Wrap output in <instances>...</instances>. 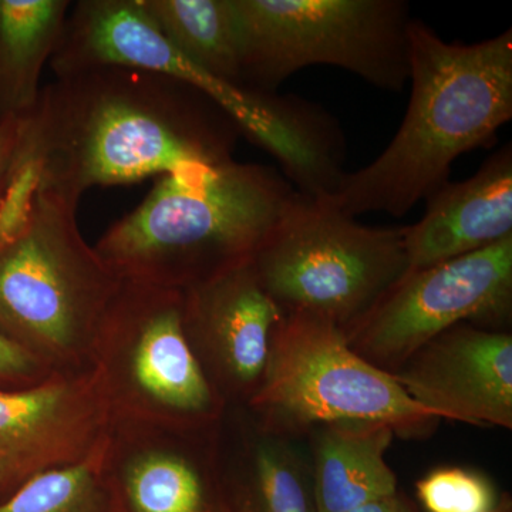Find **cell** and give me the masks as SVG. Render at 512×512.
Returning a JSON list of instances; mask_svg holds the SVG:
<instances>
[{
	"label": "cell",
	"mask_w": 512,
	"mask_h": 512,
	"mask_svg": "<svg viewBox=\"0 0 512 512\" xmlns=\"http://www.w3.org/2000/svg\"><path fill=\"white\" fill-rule=\"evenodd\" d=\"M251 268L284 313L345 329L406 274L407 259L402 228L365 227L332 198L295 191Z\"/></svg>",
	"instance_id": "52a82bcc"
},
{
	"label": "cell",
	"mask_w": 512,
	"mask_h": 512,
	"mask_svg": "<svg viewBox=\"0 0 512 512\" xmlns=\"http://www.w3.org/2000/svg\"><path fill=\"white\" fill-rule=\"evenodd\" d=\"M247 406L259 426L292 437L332 423H383L414 437L441 421L396 377L357 355L336 323L306 312L285 313L264 380Z\"/></svg>",
	"instance_id": "ba28073f"
},
{
	"label": "cell",
	"mask_w": 512,
	"mask_h": 512,
	"mask_svg": "<svg viewBox=\"0 0 512 512\" xmlns=\"http://www.w3.org/2000/svg\"><path fill=\"white\" fill-rule=\"evenodd\" d=\"M284 318L251 262L184 291L188 338L225 403L258 392Z\"/></svg>",
	"instance_id": "8fae6325"
},
{
	"label": "cell",
	"mask_w": 512,
	"mask_h": 512,
	"mask_svg": "<svg viewBox=\"0 0 512 512\" xmlns=\"http://www.w3.org/2000/svg\"><path fill=\"white\" fill-rule=\"evenodd\" d=\"M427 512H495L503 495L490 478L464 467H440L417 481Z\"/></svg>",
	"instance_id": "ffe728a7"
},
{
	"label": "cell",
	"mask_w": 512,
	"mask_h": 512,
	"mask_svg": "<svg viewBox=\"0 0 512 512\" xmlns=\"http://www.w3.org/2000/svg\"><path fill=\"white\" fill-rule=\"evenodd\" d=\"M56 375L35 356L0 335V389H23Z\"/></svg>",
	"instance_id": "44dd1931"
},
{
	"label": "cell",
	"mask_w": 512,
	"mask_h": 512,
	"mask_svg": "<svg viewBox=\"0 0 512 512\" xmlns=\"http://www.w3.org/2000/svg\"><path fill=\"white\" fill-rule=\"evenodd\" d=\"M116 420L99 367L0 389V477L12 494L30 478L82 463L107 446Z\"/></svg>",
	"instance_id": "30bf717a"
},
{
	"label": "cell",
	"mask_w": 512,
	"mask_h": 512,
	"mask_svg": "<svg viewBox=\"0 0 512 512\" xmlns=\"http://www.w3.org/2000/svg\"><path fill=\"white\" fill-rule=\"evenodd\" d=\"M111 444L82 463L30 478L0 501V512H123L111 480Z\"/></svg>",
	"instance_id": "d6986e66"
},
{
	"label": "cell",
	"mask_w": 512,
	"mask_h": 512,
	"mask_svg": "<svg viewBox=\"0 0 512 512\" xmlns=\"http://www.w3.org/2000/svg\"><path fill=\"white\" fill-rule=\"evenodd\" d=\"M241 134L220 104L183 80L93 67L42 87L25 119L16 167L30 194L79 204L97 185L229 163Z\"/></svg>",
	"instance_id": "6da1fadb"
},
{
	"label": "cell",
	"mask_w": 512,
	"mask_h": 512,
	"mask_svg": "<svg viewBox=\"0 0 512 512\" xmlns=\"http://www.w3.org/2000/svg\"><path fill=\"white\" fill-rule=\"evenodd\" d=\"M214 463L170 441H144L119 471L110 464L121 511L234 512Z\"/></svg>",
	"instance_id": "9a60e30c"
},
{
	"label": "cell",
	"mask_w": 512,
	"mask_h": 512,
	"mask_svg": "<svg viewBox=\"0 0 512 512\" xmlns=\"http://www.w3.org/2000/svg\"><path fill=\"white\" fill-rule=\"evenodd\" d=\"M409 57L412 94L402 126L373 163L346 173L330 197L350 217H404L448 183L458 157L493 144L512 119L511 29L460 45L412 19Z\"/></svg>",
	"instance_id": "7a4b0ae2"
},
{
	"label": "cell",
	"mask_w": 512,
	"mask_h": 512,
	"mask_svg": "<svg viewBox=\"0 0 512 512\" xmlns=\"http://www.w3.org/2000/svg\"><path fill=\"white\" fill-rule=\"evenodd\" d=\"M93 365L106 380L119 429L207 433L227 406L192 348L178 289L121 281Z\"/></svg>",
	"instance_id": "5b68a950"
},
{
	"label": "cell",
	"mask_w": 512,
	"mask_h": 512,
	"mask_svg": "<svg viewBox=\"0 0 512 512\" xmlns=\"http://www.w3.org/2000/svg\"><path fill=\"white\" fill-rule=\"evenodd\" d=\"M349 512H410V510L406 507L402 498H399V495L396 494L393 497L362 505V507Z\"/></svg>",
	"instance_id": "603a6c76"
},
{
	"label": "cell",
	"mask_w": 512,
	"mask_h": 512,
	"mask_svg": "<svg viewBox=\"0 0 512 512\" xmlns=\"http://www.w3.org/2000/svg\"><path fill=\"white\" fill-rule=\"evenodd\" d=\"M407 271L471 254L512 235V144L493 154L473 177L448 183L427 198L417 224L402 227Z\"/></svg>",
	"instance_id": "4fadbf2b"
},
{
	"label": "cell",
	"mask_w": 512,
	"mask_h": 512,
	"mask_svg": "<svg viewBox=\"0 0 512 512\" xmlns=\"http://www.w3.org/2000/svg\"><path fill=\"white\" fill-rule=\"evenodd\" d=\"M495 512H512L511 498L508 495L503 494Z\"/></svg>",
	"instance_id": "cb8c5ba5"
},
{
	"label": "cell",
	"mask_w": 512,
	"mask_h": 512,
	"mask_svg": "<svg viewBox=\"0 0 512 512\" xmlns=\"http://www.w3.org/2000/svg\"><path fill=\"white\" fill-rule=\"evenodd\" d=\"M76 202L35 192L15 237L0 247V335L53 373L93 365L104 315L121 281L87 244Z\"/></svg>",
	"instance_id": "277c9868"
},
{
	"label": "cell",
	"mask_w": 512,
	"mask_h": 512,
	"mask_svg": "<svg viewBox=\"0 0 512 512\" xmlns=\"http://www.w3.org/2000/svg\"><path fill=\"white\" fill-rule=\"evenodd\" d=\"M512 318V235L443 264L406 272L342 329L357 355L393 375L440 333L461 325L507 330Z\"/></svg>",
	"instance_id": "9c48e42d"
},
{
	"label": "cell",
	"mask_w": 512,
	"mask_h": 512,
	"mask_svg": "<svg viewBox=\"0 0 512 512\" xmlns=\"http://www.w3.org/2000/svg\"><path fill=\"white\" fill-rule=\"evenodd\" d=\"M141 5L191 63L214 79L244 87L231 0H141Z\"/></svg>",
	"instance_id": "e0dca14e"
},
{
	"label": "cell",
	"mask_w": 512,
	"mask_h": 512,
	"mask_svg": "<svg viewBox=\"0 0 512 512\" xmlns=\"http://www.w3.org/2000/svg\"><path fill=\"white\" fill-rule=\"evenodd\" d=\"M25 119L0 121V201L8 185L10 171L15 163L16 153L22 137Z\"/></svg>",
	"instance_id": "7402d4cb"
},
{
	"label": "cell",
	"mask_w": 512,
	"mask_h": 512,
	"mask_svg": "<svg viewBox=\"0 0 512 512\" xmlns=\"http://www.w3.org/2000/svg\"><path fill=\"white\" fill-rule=\"evenodd\" d=\"M70 9L69 0H0V121L35 110Z\"/></svg>",
	"instance_id": "2e32d148"
},
{
	"label": "cell",
	"mask_w": 512,
	"mask_h": 512,
	"mask_svg": "<svg viewBox=\"0 0 512 512\" xmlns=\"http://www.w3.org/2000/svg\"><path fill=\"white\" fill-rule=\"evenodd\" d=\"M292 436L259 426L249 441L237 488L228 491L234 512H316L311 464Z\"/></svg>",
	"instance_id": "ac0fdd59"
},
{
	"label": "cell",
	"mask_w": 512,
	"mask_h": 512,
	"mask_svg": "<svg viewBox=\"0 0 512 512\" xmlns=\"http://www.w3.org/2000/svg\"><path fill=\"white\" fill-rule=\"evenodd\" d=\"M295 191L235 160L163 175L94 248L120 281L184 292L249 264Z\"/></svg>",
	"instance_id": "3957f363"
},
{
	"label": "cell",
	"mask_w": 512,
	"mask_h": 512,
	"mask_svg": "<svg viewBox=\"0 0 512 512\" xmlns=\"http://www.w3.org/2000/svg\"><path fill=\"white\" fill-rule=\"evenodd\" d=\"M316 512H349L397 494L386 454L396 436L383 423L322 424L309 431Z\"/></svg>",
	"instance_id": "5bb4252c"
},
{
	"label": "cell",
	"mask_w": 512,
	"mask_h": 512,
	"mask_svg": "<svg viewBox=\"0 0 512 512\" xmlns=\"http://www.w3.org/2000/svg\"><path fill=\"white\" fill-rule=\"evenodd\" d=\"M245 89L276 93L315 64L340 67L387 92L409 83L403 0H231Z\"/></svg>",
	"instance_id": "8992f818"
},
{
	"label": "cell",
	"mask_w": 512,
	"mask_h": 512,
	"mask_svg": "<svg viewBox=\"0 0 512 512\" xmlns=\"http://www.w3.org/2000/svg\"><path fill=\"white\" fill-rule=\"evenodd\" d=\"M10 495L8 488H6L5 483H3L2 477H0V501L5 500Z\"/></svg>",
	"instance_id": "d4e9b609"
},
{
	"label": "cell",
	"mask_w": 512,
	"mask_h": 512,
	"mask_svg": "<svg viewBox=\"0 0 512 512\" xmlns=\"http://www.w3.org/2000/svg\"><path fill=\"white\" fill-rule=\"evenodd\" d=\"M404 392L441 420L512 429V335L461 323L393 373Z\"/></svg>",
	"instance_id": "7c38bea8"
}]
</instances>
